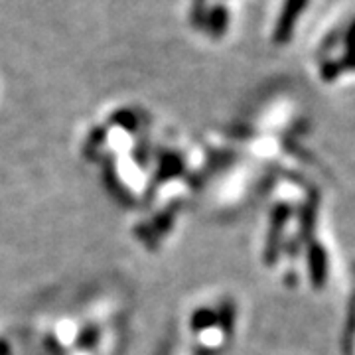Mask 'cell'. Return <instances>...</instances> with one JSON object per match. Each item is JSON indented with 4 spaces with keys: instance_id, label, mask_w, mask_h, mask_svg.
Segmentation results:
<instances>
[{
    "instance_id": "6da1fadb",
    "label": "cell",
    "mask_w": 355,
    "mask_h": 355,
    "mask_svg": "<svg viewBox=\"0 0 355 355\" xmlns=\"http://www.w3.org/2000/svg\"><path fill=\"white\" fill-rule=\"evenodd\" d=\"M306 6H308V0H284L282 12L279 16L277 28H275V42L277 44H288L291 42L296 20L302 16Z\"/></svg>"
},
{
    "instance_id": "7a4b0ae2",
    "label": "cell",
    "mask_w": 355,
    "mask_h": 355,
    "mask_svg": "<svg viewBox=\"0 0 355 355\" xmlns=\"http://www.w3.org/2000/svg\"><path fill=\"white\" fill-rule=\"evenodd\" d=\"M227 24H229V14L227 8L223 4H217L214 6L209 14H207V28L214 36H223L227 32Z\"/></svg>"
},
{
    "instance_id": "3957f363",
    "label": "cell",
    "mask_w": 355,
    "mask_h": 355,
    "mask_svg": "<svg viewBox=\"0 0 355 355\" xmlns=\"http://www.w3.org/2000/svg\"><path fill=\"white\" fill-rule=\"evenodd\" d=\"M343 67H347V69H355V48L354 50H347L345 58H343Z\"/></svg>"
},
{
    "instance_id": "277c9868",
    "label": "cell",
    "mask_w": 355,
    "mask_h": 355,
    "mask_svg": "<svg viewBox=\"0 0 355 355\" xmlns=\"http://www.w3.org/2000/svg\"><path fill=\"white\" fill-rule=\"evenodd\" d=\"M345 44H347V50H354L355 48V20H354V24L349 26V30H347Z\"/></svg>"
},
{
    "instance_id": "5b68a950",
    "label": "cell",
    "mask_w": 355,
    "mask_h": 355,
    "mask_svg": "<svg viewBox=\"0 0 355 355\" xmlns=\"http://www.w3.org/2000/svg\"><path fill=\"white\" fill-rule=\"evenodd\" d=\"M338 69H340V67L336 64H328L324 67V77H326V79H334V77L338 76Z\"/></svg>"
}]
</instances>
